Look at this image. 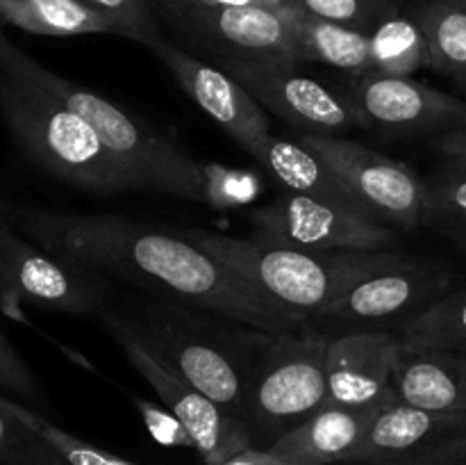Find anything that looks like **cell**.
<instances>
[{
  "label": "cell",
  "instance_id": "d590c367",
  "mask_svg": "<svg viewBox=\"0 0 466 465\" xmlns=\"http://www.w3.org/2000/svg\"><path fill=\"white\" fill-rule=\"evenodd\" d=\"M208 7H264V9H280L285 0H194Z\"/></svg>",
  "mask_w": 466,
  "mask_h": 465
},
{
  "label": "cell",
  "instance_id": "52a82bcc",
  "mask_svg": "<svg viewBox=\"0 0 466 465\" xmlns=\"http://www.w3.org/2000/svg\"><path fill=\"white\" fill-rule=\"evenodd\" d=\"M453 272L440 263L408 258L369 274L335 301L314 313L308 324L328 336L353 331H399L405 322L453 290Z\"/></svg>",
  "mask_w": 466,
  "mask_h": 465
},
{
  "label": "cell",
  "instance_id": "e0dca14e",
  "mask_svg": "<svg viewBox=\"0 0 466 465\" xmlns=\"http://www.w3.org/2000/svg\"><path fill=\"white\" fill-rule=\"evenodd\" d=\"M466 427V413H432L417 406H385L373 418L367 436L350 451L346 465H385L421 454Z\"/></svg>",
  "mask_w": 466,
  "mask_h": 465
},
{
  "label": "cell",
  "instance_id": "f1b7e54d",
  "mask_svg": "<svg viewBox=\"0 0 466 465\" xmlns=\"http://www.w3.org/2000/svg\"><path fill=\"white\" fill-rule=\"evenodd\" d=\"M308 12L371 35L385 18L399 14L396 0H294Z\"/></svg>",
  "mask_w": 466,
  "mask_h": 465
},
{
  "label": "cell",
  "instance_id": "74e56055",
  "mask_svg": "<svg viewBox=\"0 0 466 465\" xmlns=\"http://www.w3.org/2000/svg\"><path fill=\"white\" fill-rule=\"evenodd\" d=\"M453 3L460 5V7H462V9H466V0H453Z\"/></svg>",
  "mask_w": 466,
  "mask_h": 465
},
{
  "label": "cell",
  "instance_id": "3957f363",
  "mask_svg": "<svg viewBox=\"0 0 466 465\" xmlns=\"http://www.w3.org/2000/svg\"><path fill=\"white\" fill-rule=\"evenodd\" d=\"M0 119L21 153L55 181L94 194L139 190L76 109L5 62H0Z\"/></svg>",
  "mask_w": 466,
  "mask_h": 465
},
{
  "label": "cell",
  "instance_id": "f546056e",
  "mask_svg": "<svg viewBox=\"0 0 466 465\" xmlns=\"http://www.w3.org/2000/svg\"><path fill=\"white\" fill-rule=\"evenodd\" d=\"M116 27L118 36L150 46L162 36L153 0H80Z\"/></svg>",
  "mask_w": 466,
  "mask_h": 465
},
{
  "label": "cell",
  "instance_id": "30bf717a",
  "mask_svg": "<svg viewBox=\"0 0 466 465\" xmlns=\"http://www.w3.org/2000/svg\"><path fill=\"white\" fill-rule=\"evenodd\" d=\"M299 141L326 160L378 219L403 231L426 226L428 185L412 167L349 137L300 132Z\"/></svg>",
  "mask_w": 466,
  "mask_h": 465
},
{
  "label": "cell",
  "instance_id": "ac0fdd59",
  "mask_svg": "<svg viewBox=\"0 0 466 465\" xmlns=\"http://www.w3.org/2000/svg\"><path fill=\"white\" fill-rule=\"evenodd\" d=\"M246 150L267 169L273 181L280 182L291 194L339 205V208L364 214V217H376V212L346 185L344 178H339V173L326 160L312 153L299 140H285V137L267 132Z\"/></svg>",
  "mask_w": 466,
  "mask_h": 465
},
{
  "label": "cell",
  "instance_id": "7a4b0ae2",
  "mask_svg": "<svg viewBox=\"0 0 466 465\" xmlns=\"http://www.w3.org/2000/svg\"><path fill=\"white\" fill-rule=\"evenodd\" d=\"M185 235L230 267L241 281L291 313L312 317L349 287L394 267L410 255L400 251H309L278 244L262 235L235 237L226 232L189 228Z\"/></svg>",
  "mask_w": 466,
  "mask_h": 465
},
{
  "label": "cell",
  "instance_id": "5b68a950",
  "mask_svg": "<svg viewBox=\"0 0 466 465\" xmlns=\"http://www.w3.org/2000/svg\"><path fill=\"white\" fill-rule=\"evenodd\" d=\"M330 337L312 324L287 333H258L244 410L253 447L268 450L326 406Z\"/></svg>",
  "mask_w": 466,
  "mask_h": 465
},
{
  "label": "cell",
  "instance_id": "d6a6232c",
  "mask_svg": "<svg viewBox=\"0 0 466 465\" xmlns=\"http://www.w3.org/2000/svg\"><path fill=\"white\" fill-rule=\"evenodd\" d=\"M385 465H466V427L453 436L444 438L421 454L394 460Z\"/></svg>",
  "mask_w": 466,
  "mask_h": 465
},
{
  "label": "cell",
  "instance_id": "ffe728a7",
  "mask_svg": "<svg viewBox=\"0 0 466 465\" xmlns=\"http://www.w3.org/2000/svg\"><path fill=\"white\" fill-rule=\"evenodd\" d=\"M382 408L355 410L326 404L268 447L285 465L346 463Z\"/></svg>",
  "mask_w": 466,
  "mask_h": 465
},
{
  "label": "cell",
  "instance_id": "9c48e42d",
  "mask_svg": "<svg viewBox=\"0 0 466 465\" xmlns=\"http://www.w3.org/2000/svg\"><path fill=\"white\" fill-rule=\"evenodd\" d=\"M103 324L118 349L123 351L127 363L153 388L162 406H167L185 424L196 445V454L205 465H218L230 456L253 447L248 424L209 399L208 395L196 390L171 367H167L144 345L132 322L116 317V315H105Z\"/></svg>",
  "mask_w": 466,
  "mask_h": 465
},
{
  "label": "cell",
  "instance_id": "8fae6325",
  "mask_svg": "<svg viewBox=\"0 0 466 465\" xmlns=\"http://www.w3.org/2000/svg\"><path fill=\"white\" fill-rule=\"evenodd\" d=\"M267 112L276 114L300 132L337 135L362 126L349 94L330 89L326 82L300 71L291 59H217Z\"/></svg>",
  "mask_w": 466,
  "mask_h": 465
},
{
  "label": "cell",
  "instance_id": "8992f818",
  "mask_svg": "<svg viewBox=\"0 0 466 465\" xmlns=\"http://www.w3.org/2000/svg\"><path fill=\"white\" fill-rule=\"evenodd\" d=\"M132 326L177 377L244 419L259 331L228 333L187 313V305H153Z\"/></svg>",
  "mask_w": 466,
  "mask_h": 465
},
{
  "label": "cell",
  "instance_id": "ba28073f",
  "mask_svg": "<svg viewBox=\"0 0 466 465\" xmlns=\"http://www.w3.org/2000/svg\"><path fill=\"white\" fill-rule=\"evenodd\" d=\"M5 214H0V310L25 326L32 322L23 313V301L66 315L96 313L105 296L98 274L27 240Z\"/></svg>",
  "mask_w": 466,
  "mask_h": 465
},
{
  "label": "cell",
  "instance_id": "9a60e30c",
  "mask_svg": "<svg viewBox=\"0 0 466 465\" xmlns=\"http://www.w3.org/2000/svg\"><path fill=\"white\" fill-rule=\"evenodd\" d=\"M148 48L171 71L185 94L237 144L248 149L255 140L271 132L267 109L221 67L203 62L164 36L155 39Z\"/></svg>",
  "mask_w": 466,
  "mask_h": 465
},
{
  "label": "cell",
  "instance_id": "603a6c76",
  "mask_svg": "<svg viewBox=\"0 0 466 465\" xmlns=\"http://www.w3.org/2000/svg\"><path fill=\"white\" fill-rule=\"evenodd\" d=\"M428 44V68L466 87V9L453 0H423L414 12Z\"/></svg>",
  "mask_w": 466,
  "mask_h": 465
},
{
  "label": "cell",
  "instance_id": "4316f807",
  "mask_svg": "<svg viewBox=\"0 0 466 465\" xmlns=\"http://www.w3.org/2000/svg\"><path fill=\"white\" fill-rule=\"evenodd\" d=\"M0 410H5L7 415L16 418L18 422L25 424L27 429L39 433L68 465H139L135 460L123 459V456L114 454V451L100 450V447L64 431L57 424L50 422L44 413H39L32 406L23 404V401L14 399V397L0 395Z\"/></svg>",
  "mask_w": 466,
  "mask_h": 465
},
{
  "label": "cell",
  "instance_id": "7402d4cb",
  "mask_svg": "<svg viewBox=\"0 0 466 465\" xmlns=\"http://www.w3.org/2000/svg\"><path fill=\"white\" fill-rule=\"evenodd\" d=\"M3 23L44 36L116 35L107 18L80 0H0Z\"/></svg>",
  "mask_w": 466,
  "mask_h": 465
},
{
  "label": "cell",
  "instance_id": "83f0119b",
  "mask_svg": "<svg viewBox=\"0 0 466 465\" xmlns=\"http://www.w3.org/2000/svg\"><path fill=\"white\" fill-rule=\"evenodd\" d=\"M0 465H68L39 433L0 410Z\"/></svg>",
  "mask_w": 466,
  "mask_h": 465
},
{
  "label": "cell",
  "instance_id": "ab89813d",
  "mask_svg": "<svg viewBox=\"0 0 466 465\" xmlns=\"http://www.w3.org/2000/svg\"><path fill=\"white\" fill-rule=\"evenodd\" d=\"M155 3H162V0H153V5H155Z\"/></svg>",
  "mask_w": 466,
  "mask_h": 465
},
{
  "label": "cell",
  "instance_id": "e575fe53",
  "mask_svg": "<svg viewBox=\"0 0 466 465\" xmlns=\"http://www.w3.org/2000/svg\"><path fill=\"white\" fill-rule=\"evenodd\" d=\"M218 465H285L276 454L268 450H259V447H250V450L239 451V454L230 456Z\"/></svg>",
  "mask_w": 466,
  "mask_h": 465
},
{
  "label": "cell",
  "instance_id": "4fadbf2b",
  "mask_svg": "<svg viewBox=\"0 0 466 465\" xmlns=\"http://www.w3.org/2000/svg\"><path fill=\"white\" fill-rule=\"evenodd\" d=\"M255 235L309 251H390L396 231L376 217L309 196L285 194L248 214Z\"/></svg>",
  "mask_w": 466,
  "mask_h": 465
},
{
  "label": "cell",
  "instance_id": "2e32d148",
  "mask_svg": "<svg viewBox=\"0 0 466 465\" xmlns=\"http://www.w3.org/2000/svg\"><path fill=\"white\" fill-rule=\"evenodd\" d=\"M403 351L396 331H353L328 345V401L341 408L369 410L394 404L391 377Z\"/></svg>",
  "mask_w": 466,
  "mask_h": 465
},
{
  "label": "cell",
  "instance_id": "277c9868",
  "mask_svg": "<svg viewBox=\"0 0 466 465\" xmlns=\"http://www.w3.org/2000/svg\"><path fill=\"white\" fill-rule=\"evenodd\" d=\"M0 62L18 68L32 80L57 94L96 130L112 158L135 178L139 190L159 191L185 201H208L209 169L196 162L180 146L173 144L155 128L132 117L105 96L96 94L68 78L57 76L44 64L23 53L0 30Z\"/></svg>",
  "mask_w": 466,
  "mask_h": 465
},
{
  "label": "cell",
  "instance_id": "cb8c5ba5",
  "mask_svg": "<svg viewBox=\"0 0 466 465\" xmlns=\"http://www.w3.org/2000/svg\"><path fill=\"white\" fill-rule=\"evenodd\" d=\"M371 71L369 76L410 78L412 73L428 68V44L421 26L414 16L385 18L371 32Z\"/></svg>",
  "mask_w": 466,
  "mask_h": 465
},
{
  "label": "cell",
  "instance_id": "836d02e7",
  "mask_svg": "<svg viewBox=\"0 0 466 465\" xmlns=\"http://www.w3.org/2000/svg\"><path fill=\"white\" fill-rule=\"evenodd\" d=\"M435 149L440 150L446 160H460V162H466V128L435 137Z\"/></svg>",
  "mask_w": 466,
  "mask_h": 465
},
{
  "label": "cell",
  "instance_id": "44dd1931",
  "mask_svg": "<svg viewBox=\"0 0 466 465\" xmlns=\"http://www.w3.org/2000/svg\"><path fill=\"white\" fill-rule=\"evenodd\" d=\"M280 14L294 32L300 64L321 62L353 78L369 76L371 71V36L367 32L317 16L294 0H285Z\"/></svg>",
  "mask_w": 466,
  "mask_h": 465
},
{
  "label": "cell",
  "instance_id": "484cf974",
  "mask_svg": "<svg viewBox=\"0 0 466 465\" xmlns=\"http://www.w3.org/2000/svg\"><path fill=\"white\" fill-rule=\"evenodd\" d=\"M428 185L426 226L449 237L466 253V162L446 160Z\"/></svg>",
  "mask_w": 466,
  "mask_h": 465
},
{
  "label": "cell",
  "instance_id": "d4e9b609",
  "mask_svg": "<svg viewBox=\"0 0 466 465\" xmlns=\"http://www.w3.org/2000/svg\"><path fill=\"white\" fill-rule=\"evenodd\" d=\"M396 333L410 349L453 351L466 356V287L446 292Z\"/></svg>",
  "mask_w": 466,
  "mask_h": 465
},
{
  "label": "cell",
  "instance_id": "1f68e13d",
  "mask_svg": "<svg viewBox=\"0 0 466 465\" xmlns=\"http://www.w3.org/2000/svg\"><path fill=\"white\" fill-rule=\"evenodd\" d=\"M127 395V399L135 404L137 413L144 419L146 429H148L150 436L155 438V442L162 447H176V450H194L196 445L191 440L189 431L185 429V424L167 408V406H157L153 401L144 399V397L135 395L130 390H123Z\"/></svg>",
  "mask_w": 466,
  "mask_h": 465
},
{
  "label": "cell",
  "instance_id": "7c38bea8",
  "mask_svg": "<svg viewBox=\"0 0 466 465\" xmlns=\"http://www.w3.org/2000/svg\"><path fill=\"white\" fill-rule=\"evenodd\" d=\"M155 5L182 39L217 59H291L300 64L294 32L280 9L208 7L194 0Z\"/></svg>",
  "mask_w": 466,
  "mask_h": 465
},
{
  "label": "cell",
  "instance_id": "f35d334b",
  "mask_svg": "<svg viewBox=\"0 0 466 465\" xmlns=\"http://www.w3.org/2000/svg\"><path fill=\"white\" fill-rule=\"evenodd\" d=\"M0 203H7V199H5V194H3V190H0Z\"/></svg>",
  "mask_w": 466,
  "mask_h": 465
},
{
  "label": "cell",
  "instance_id": "6da1fadb",
  "mask_svg": "<svg viewBox=\"0 0 466 465\" xmlns=\"http://www.w3.org/2000/svg\"><path fill=\"white\" fill-rule=\"evenodd\" d=\"M7 222L50 253L91 272H103L157 290L180 305L262 333H287L308 319L267 299L241 281L185 231H167L121 214L12 208Z\"/></svg>",
  "mask_w": 466,
  "mask_h": 465
},
{
  "label": "cell",
  "instance_id": "d6986e66",
  "mask_svg": "<svg viewBox=\"0 0 466 465\" xmlns=\"http://www.w3.org/2000/svg\"><path fill=\"white\" fill-rule=\"evenodd\" d=\"M391 390L400 404L432 413H466V356L403 345Z\"/></svg>",
  "mask_w": 466,
  "mask_h": 465
},
{
  "label": "cell",
  "instance_id": "4dcf8cb0",
  "mask_svg": "<svg viewBox=\"0 0 466 465\" xmlns=\"http://www.w3.org/2000/svg\"><path fill=\"white\" fill-rule=\"evenodd\" d=\"M0 388L14 395V399L32 406V408L39 410L41 406H46L39 381L3 331H0Z\"/></svg>",
  "mask_w": 466,
  "mask_h": 465
},
{
  "label": "cell",
  "instance_id": "5bb4252c",
  "mask_svg": "<svg viewBox=\"0 0 466 465\" xmlns=\"http://www.w3.org/2000/svg\"><path fill=\"white\" fill-rule=\"evenodd\" d=\"M349 96L364 128L432 137L466 128V100L412 78H353Z\"/></svg>",
  "mask_w": 466,
  "mask_h": 465
},
{
  "label": "cell",
  "instance_id": "8d00e7d4",
  "mask_svg": "<svg viewBox=\"0 0 466 465\" xmlns=\"http://www.w3.org/2000/svg\"><path fill=\"white\" fill-rule=\"evenodd\" d=\"M9 208H12V203H9V201H7V203H0V214H5V212H7Z\"/></svg>",
  "mask_w": 466,
  "mask_h": 465
}]
</instances>
